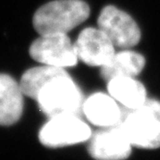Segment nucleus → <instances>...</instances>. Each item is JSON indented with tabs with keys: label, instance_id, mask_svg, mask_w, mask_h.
Masks as SVG:
<instances>
[{
	"label": "nucleus",
	"instance_id": "6e6552de",
	"mask_svg": "<svg viewBox=\"0 0 160 160\" xmlns=\"http://www.w3.org/2000/svg\"><path fill=\"white\" fill-rule=\"evenodd\" d=\"M132 150L119 125L101 128L92 136L89 146L90 155L96 160H125Z\"/></svg>",
	"mask_w": 160,
	"mask_h": 160
},
{
	"label": "nucleus",
	"instance_id": "ddd939ff",
	"mask_svg": "<svg viewBox=\"0 0 160 160\" xmlns=\"http://www.w3.org/2000/svg\"><path fill=\"white\" fill-rule=\"evenodd\" d=\"M152 115L154 118L160 121V100L148 98V99L139 107Z\"/></svg>",
	"mask_w": 160,
	"mask_h": 160
},
{
	"label": "nucleus",
	"instance_id": "423d86ee",
	"mask_svg": "<svg viewBox=\"0 0 160 160\" xmlns=\"http://www.w3.org/2000/svg\"><path fill=\"white\" fill-rule=\"evenodd\" d=\"M98 26L103 31L115 48H130L139 43L141 30L137 22L127 12L108 5L101 10Z\"/></svg>",
	"mask_w": 160,
	"mask_h": 160
},
{
	"label": "nucleus",
	"instance_id": "f8f14e48",
	"mask_svg": "<svg viewBox=\"0 0 160 160\" xmlns=\"http://www.w3.org/2000/svg\"><path fill=\"white\" fill-rule=\"evenodd\" d=\"M145 66L146 59L142 54L125 48L116 52L108 63L101 67L100 74L106 81L119 76L136 77L142 72Z\"/></svg>",
	"mask_w": 160,
	"mask_h": 160
},
{
	"label": "nucleus",
	"instance_id": "9d476101",
	"mask_svg": "<svg viewBox=\"0 0 160 160\" xmlns=\"http://www.w3.org/2000/svg\"><path fill=\"white\" fill-rule=\"evenodd\" d=\"M23 96L19 83L12 76L0 73V125H12L20 119Z\"/></svg>",
	"mask_w": 160,
	"mask_h": 160
},
{
	"label": "nucleus",
	"instance_id": "39448f33",
	"mask_svg": "<svg viewBox=\"0 0 160 160\" xmlns=\"http://www.w3.org/2000/svg\"><path fill=\"white\" fill-rule=\"evenodd\" d=\"M29 54L38 63L62 68L75 66L78 60L74 44L67 34L41 35L30 45Z\"/></svg>",
	"mask_w": 160,
	"mask_h": 160
},
{
	"label": "nucleus",
	"instance_id": "1a4fd4ad",
	"mask_svg": "<svg viewBox=\"0 0 160 160\" xmlns=\"http://www.w3.org/2000/svg\"><path fill=\"white\" fill-rule=\"evenodd\" d=\"M121 105L109 94L95 93L86 98L82 105V113L86 119L96 127L106 128L116 127L122 117Z\"/></svg>",
	"mask_w": 160,
	"mask_h": 160
},
{
	"label": "nucleus",
	"instance_id": "20e7f679",
	"mask_svg": "<svg viewBox=\"0 0 160 160\" xmlns=\"http://www.w3.org/2000/svg\"><path fill=\"white\" fill-rule=\"evenodd\" d=\"M118 125L133 148H160V121L142 108L123 111Z\"/></svg>",
	"mask_w": 160,
	"mask_h": 160
},
{
	"label": "nucleus",
	"instance_id": "f03ea898",
	"mask_svg": "<svg viewBox=\"0 0 160 160\" xmlns=\"http://www.w3.org/2000/svg\"><path fill=\"white\" fill-rule=\"evenodd\" d=\"M89 15L90 7L82 0H55L36 11L33 26L40 35L67 34L84 22Z\"/></svg>",
	"mask_w": 160,
	"mask_h": 160
},
{
	"label": "nucleus",
	"instance_id": "0eeeda50",
	"mask_svg": "<svg viewBox=\"0 0 160 160\" xmlns=\"http://www.w3.org/2000/svg\"><path fill=\"white\" fill-rule=\"evenodd\" d=\"M77 57L88 66L102 67L115 54V45L98 27H88L80 32L74 43Z\"/></svg>",
	"mask_w": 160,
	"mask_h": 160
},
{
	"label": "nucleus",
	"instance_id": "f257e3e1",
	"mask_svg": "<svg viewBox=\"0 0 160 160\" xmlns=\"http://www.w3.org/2000/svg\"><path fill=\"white\" fill-rule=\"evenodd\" d=\"M34 99L49 118L79 115L84 102L81 91L65 68H60L49 77L41 86Z\"/></svg>",
	"mask_w": 160,
	"mask_h": 160
},
{
	"label": "nucleus",
	"instance_id": "7ed1b4c3",
	"mask_svg": "<svg viewBox=\"0 0 160 160\" xmlns=\"http://www.w3.org/2000/svg\"><path fill=\"white\" fill-rule=\"evenodd\" d=\"M92 137L89 125L79 115L49 118L39 132L40 142L48 148H62L87 141Z\"/></svg>",
	"mask_w": 160,
	"mask_h": 160
},
{
	"label": "nucleus",
	"instance_id": "9b49d317",
	"mask_svg": "<svg viewBox=\"0 0 160 160\" xmlns=\"http://www.w3.org/2000/svg\"><path fill=\"white\" fill-rule=\"evenodd\" d=\"M107 91L125 110L139 108L148 98L145 85L132 76H119L109 79Z\"/></svg>",
	"mask_w": 160,
	"mask_h": 160
}]
</instances>
